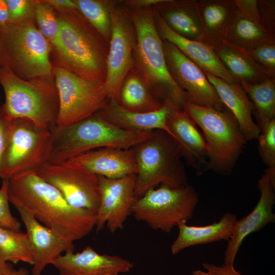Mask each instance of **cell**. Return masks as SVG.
<instances>
[{"instance_id":"6da1fadb","label":"cell","mask_w":275,"mask_h":275,"mask_svg":"<svg viewBox=\"0 0 275 275\" xmlns=\"http://www.w3.org/2000/svg\"><path fill=\"white\" fill-rule=\"evenodd\" d=\"M9 202L31 212L41 224L73 244L90 233L96 214L71 206L59 191L31 171L8 179Z\"/></svg>"},{"instance_id":"7a4b0ae2","label":"cell","mask_w":275,"mask_h":275,"mask_svg":"<svg viewBox=\"0 0 275 275\" xmlns=\"http://www.w3.org/2000/svg\"><path fill=\"white\" fill-rule=\"evenodd\" d=\"M134 26L136 43L134 67L151 91L163 102L182 108L188 101L186 93L175 81L168 69L162 40L150 7L125 10Z\"/></svg>"},{"instance_id":"3957f363","label":"cell","mask_w":275,"mask_h":275,"mask_svg":"<svg viewBox=\"0 0 275 275\" xmlns=\"http://www.w3.org/2000/svg\"><path fill=\"white\" fill-rule=\"evenodd\" d=\"M52 140L48 161L58 163L100 148L129 149L147 138L152 131L127 130L97 113L76 123L50 127Z\"/></svg>"},{"instance_id":"277c9868","label":"cell","mask_w":275,"mask_h":275,"mask_svg":"<svg viewBox=\"0 0 275 275\" xmlns=\"http://www.w3.org/2000/svg\"><path fill=\"white\" fill-rule=\"evenodd\" d=\"M58 19L60 30L56 48L67 69L86 80L105 84L108 42L76 12Z\"/></svg>"},{"instance_id":"5b68a950","label":"cell","mask_w":275,"mask_h":275,"mask_svg":"<svg viewBox=\"0 0 275 275\" xmlns=\"http://www.w3.org/2000/svg\"><path fill=\"white\" fill-rule=\"evenodd\" d=\"M131 148L137 167L135 200L160 184L177 187L188 184L178 144L166 132L153 130Z\"/></svg>"},{"instance_id":"8992f818","label":"cell","mask_w":275,"mask_h":275,"mask_svg":"<svg viewBox=\"0 0 275 275\" xmlns=\"http://www.w3.org/2000/svg\"><path fill=\"white\" fill-rule=\"evenodd\" d=\"M0 86L5 96L1 109L8 119H25L47 128L56 125L59 100L55 84L23 79L1 66Z\"/></svg>"},{"instance_id":"52a82bcc","label":"cell","mask_w":275,"mask_h":275,"mask_svg":"<svg viewBox=\"0 0 275 275\" xmlns=\"http://www.w3.org/2000/svg\"><path fill=\"white\" fill-rule=\"evenodd\" d=\"M182 108L203 132L208 148V169L229 174L246 142L235 118L226 109L217 110L188 101Z\"/></svg>"},{"instance_id":"ba28073f","label":"cell","mask_w":275,"mask_h":275,"mask_svg":"<svg viewBox=\"0 0 275 275\" xmlns=\"http://www.w3.org/2000/svg\"><path fill=\"white\" fill-rule=\"evenodd\" d=\"M49 45L32 22L22 20L0 26V63L20 77L51 74Z\"/></svg>"},{"instance_id":"9c48e42d","label":"cell","mask_w":275,"mask_h":275,"mask_svg":"<svg viewBox=\"0 0 275 275\" xmlns=\"http://www.w3.org/2000/svg\"><path fill=\"white\" fill-rule=\"evenodd\" d=\"M198 202L197 192L188 184L177 187L160 184L134 201L131 214L154 230L169 233L193 217Z\"/></svg>"},{"instance_id":"30bf717a","label":"cell","mask_w":275,"mask_h":275,"mask_svg":"<svg viewBox=\"0 0 275 275\" xmlns=\"http://www.w3.org/2000/svg\"><path fill=\"white\" fill-rule=\"evenodd\" d=\"M51 140L49 128L25 119L9 120L1 178L9 179L24 173L36 172L48 161Z\"/></svg>"},{"instance_id":"8fae6325","label":"cell","mask_w":275,"mask_h":275,"mask_svg":"<svg viewBox=\"0 0 275 275\" xmlns=\"http://www.w3.org/2000/svg\"><path fill=\"white\" fill-rule=\"evenodd\" d=\"M59 100L56 126L65 127L101 111L110 100L105 84L86 80L65 68L54 70Z\"/></svg>"},{"instance_id":"7c38bea8","label":"cell","mask_w":275,"mask_h":275,"mask_svg":"<svg viewBox=\"0 0 275 275\" xmlns=\"http://www.w3.org/2000/svg\"><path fill=\"white\" fill-rule=\"evenodd\" d=\"M36 173L56 188L71 206L96 214L100 202L97 175L69 160L47 162Z\"/></svg>"},{"instance_id":"4fadbf2b","label":"cell","mask_w":275,"mask_h":275,"mask_svg":"<svg viewBox=\"0 0 275 275\" xmlns=\"http://www.w3.org/2000/svg\"><path fill=\"white\" fill-rule=\"evenodd\" d=\"M111 35L106 60L105 85L110 100L118 102L122 84L134 67L136 43L135 29L125 9L109 5Z\"/></svg>"},{"instance_id":"5bb4252c","label":"cell","mask_w":275,"mask_h":275,"mask_svg":"<svg viewBox=\"0 0 275 275\" xmlns=\"http://www.w3.org/2000/svg\"><path fill=\"white\" fill-rule=\"evenodd\" d=\"M162 45L169 72L186 93L188 101L217 110L226 109L204 71L172 43L162 40Z\"/></svg>"},{"instance_id":"9a60e30c","label":"cell","mask_w":275,"mask_h":275,"mask_svg":"<svg viewBox=\"0 0 275 275\" xmlns=\"http://www.w3.org/2000/svg\"><path fill=\"white\" fill-rule=\"evenodd\" d=\"M100 202L96 213V231L105 224L111 233L124 227L131 214V207L135 200L134 188L136 174L112 179L97 175Z\"/></svg>"},{"instance_id":"2e32d148","label":"cell","mask_w":275,"mask_h":275,"mask_svg":"<svg viewBox=\"0 0 275 275\" xmlns=\"http://www.w3.org/2000/svg\"><path fill=\"white\" fill-rule=\"evenodd\" d=\"M259 200L252 211L237 220L224 253V263L233 264L244 239L250 234L262 230L275 222L273 213L275 203V169L267 168L257 184Z\"/></svg>"},{"instance_id":"e0dca14e","label":"cell","mask_w":275,"mask_h":275,"mask_svg":"<svg viewBox=\"0 0 275 275\" xmlns=\"http://www.w3.org/2000/svg\"><path fill=\"white\" fill-rule=\"evenodd\" d=\"M32 251V275H40L49 264H53L63 252H74V244L38 221L27 210L17 207Z\"/></svg>"},{"instance_id":"ac0fdd59","label":"cell","mask_w":275,"mask_h":275,"mask_svg":"<svg viewBox=\"0 0 275 275\" xmlns=\"http://www.w3.org/2000/svg\"><path fill=\"white\" fill-rule=\"evenodd\" d=\"M60 275H119L129 272L133 264L117 255L100 254L90 246L82 251L66 252L53 264Z\"/></svg>"},{"instance_id":"d6986e66","label":"cell","mask_w":275,"mask_h":275,"mask_svg":"<svg viewBox=\"0 0 275 275\" xmlns=\"http://www.w3.org/2000/svg\"><path fill=\"white\" fill-rule=\"evenodd\" d=\"M153 13L156 28L162 40L175 46L203 71L228 82H238L226 69L211 45L179 35L170 28L158 11L153 10Z\"/></svg>"},{"instance_id":"ffe728a7","label":"cell","mask_w":275,"mask_h":275,"mask_svg":"<svg viewBox=\"0 0 275 275\" xmlns=\"http://www.w3.org/2000/svg\"><path fill=\"white\" fill-rule=\"evenodd\" d=\"M167 123L182 157L199 172L208 169V148L205 139L183 109L179 108L172 112Z\"/></svg>"},{"instance_id":"44dd1931","label":"cell","mask_w":275,"mask_h":275,"mask_svg":"<svg viewBox=\"0 0 275 275\" xmlns=\"http://www.w3.org/2000/svg\"><path fill=\"white\" fill-rule=\"evenodd\" d=\"M68 160L96 175L108 178H119L137 173L136 163L131 148H97Z\"/></svg>"},{"instance_id":"7402d4cb","label":"cell","mask_w":275,"mask_h":275,"mask_svg":"<svg viewBox=\"0 0 275 275\" xmlns=\"http://www.w3.org/2000/svg\"><path fill=\"white\" fill-rule=\"evenodd\" d=\"M179 107L166 102L159 109L149 112L128 111L118 102L109 100L106 105L97 114L107 121L121 128L139 131L163 130L172 137L167 121L169 116Z\"/></svg>"},{"instance_id":"603a6c76","label":"cell","mask_w":275,"mask_h":275,"mask_svg":"<svg viewBox=\"0 0 275 275\" xmlns=\"http://www.w3.org/2000/svg\"><path fill=\"white\" fill-rule=\"evenodd\" d=\"M224 105L233 115L246 141L257 139L260 129L252 117L253 105L239 82L230 83L204 71Z\"/></svg>"},{"instance_id":"cb8c5ba5","label":"cell","mask_w":275,"mask_h":275,"mask_svg":"<svg viewBox=\"0 0 275 275\" xmlns=\"http://www.w3.org/2000/svg\"><path fill=\"white\" fill-rule=\"evenodd\" d=\"M237 220L235 214L227 212L218 222L207 226H190L186 222H181L177 225L179 229L177 237L171 247L172 254L176 255L192 246L228 241Z\"/></svg>"},{"instance_id":"d4e9b609","label":"cell","mask_w":275,"mask_h":275,"mask_svg":"<svg viewBox=\"0 0 275 275\" xmlns=\"http://www.w3.org/2000/svg\"><path fill=\"white\" fill-rule=\"evenodd\" d=\"M206 43L213 48L226 69L238 82L253 84L269 77L239 47L224 39L209 40Z\"/></svg>"},{"instance_id":"484cf974","label":"cell","mask_w":275,"mask_h":275,"mask_svg":"<svg viewBox=\"0 0 275 275\" xmlns=\"http://www.w3.org/2000/svg\"><path fill=\"white\" fill-rule=\"evenodd\" d=\"M118 103L128 111L146 113L160 108L166 102L151 91L143 78L133 68L122 84Z\"/></svg>"},{"instance_id":"4316f807","label":"cell","mask_w":275,"mask_h":275,"mask_svg":"<svg viewBox=\"0 0 275 275\" xmlns=\"http://www.w3.org/2000/svg\"><path fill=\"white\" fill-rule=\"evenodd\" d=\"M224 39L243 49L274 43L273 36L258 20L239 11L236 8Z\"/></svg>"},{"instance_id":"83f0119b","label":"cell","mask_w":275,"mask_h":275,"mask_svg":"<svg viewBox=\"0 0 275 275\" xmlns=\"http://www.w3.org/2000/svg\"><path fill=\"white\" fill-rule=\"evenodd\" d=\"M158 11L167 24L188 39L205 42V34L198 11L197 2L174 5Z\"/></svg>"},{"instance_id":"f1b7e54d","label":"cell","mask_w":275,"mask_h":275,"mask_svg":"<svg viewBox=\"0 0 275 275\" xmlns=\"http://www.w3.org/2000/svg\"><path fill=\"white\" fill-rule=\"evenodd\" d=\"M236 8L234 1L197 2L198 11L206 36L204 42L224 38Z\"/></svg>"},{"instance_id":"f546056e","label":"cell","mask_w":275,"mask_h":275,"mask_svg":"<svg viewBox=\"0 0 275 275\" xmlns=\"http://www.w3.org/2000/svg\"><path fill=\"white\" fill-rule=\"evenodd\" d=\"M251 102L260 129L275 119V80L267 78L261 81L250 84L239 82Z\"/></svg>"},{"instance_id":"4dcf8cb0","label":"cell","mask_w":275,"mask_h":275,"mask_svg":"<svg viewBox=\"0 0 275 275\" xmlns=\"http://www.w3.org/2000/svg\"><path fill=\"white\" fill-rule=\"evenodd\" d=\"M0 256L14 264L24 262L33 264L31 244L26 233L0 227Z\"/></svg>"},{"instance_id":"1f68e13d","label":"cell","mask_w":275,"mask_h":275,"mask_svg":"<svg viewBox=\"0 0 275 275\" xmlns=\"http://www.w3.org/2000/svg\"><path fill=\"white\" fill-rule=\"evenodd\" d=\"M84 17L108 43L111 35L109 5L94 0L75 1Z\"/></svg>"},{"instance_id":"d6a6232c","label":"cell","mask_w":275,"mask_h":275,"mask_svg":"<svg viewBox=\"0 0 275 275\" xmlns=\"http://www.w3.org/2000/svg\"><path fill=\"white\" fill-rule=\"evenodd\" d=\"M34 13L39 30L56 48L59 35V22L53 7L45 2L36 3Z\"/></svg>"},{"instance_id":"836d02e7","label":"cell","mask_w":275,"mask_h":275,"mask_svg":"<svg viewBox=\"0 0 275 275\" xmlns=\"http://www.w3.org/2000/svg\"><path fill=\"white\" fill-rule=\"evenodd\" d=\"M240 48L262 69L269 77L274 78L275 73L274 43L263 44L250 49Z\"/></svg>"},{"instance_id":"e575fe53","label":"cell","mask_w":275,"mask_h":275,"mask_svg":"<svg viewBox=\"0 0 275 275\" xmlns=\"http://www.w3.org/2000/svg\"><path fill=\"white\" fill-rule=\"evenodd\" d=\"M259 154L267 168H275V119L267 123L257 138Z\"/></svg>"},{"instance_id":"d590c367","label":"cell","mask_w":275,"mask_h":275,"mask_svg":"<svg viewBox=\"0 0 275 275\" xmlns=\"http://www.w3.org/2000/svg\"><path fill=\"white\" fill-rule=\"evenodd\" d=\"M9 202L8 179H4L0 187V227L20 231L21 223L12 214Z\"/></svg>"},{"instance_id":"8d00e7d4","label":"cell","mask_w":275,"mask_h":275,"mask_svg":"<svg viewBox=\"0 0 275 275\" xmlns=\"http://www.w3.org/2000/svg\"><path fill=\"white\" fill-rule=\"evenodd\" d=\"M10 22L21 20L29 14L31 2L26 0H5Z\"/></svg>"},{"instance_id":"74e56055","label":"cell","mask_w":275,"mask_h":275,"mask_svg":"<svg viewBox=\"0 0 275 275\" xmlns=\"http://www.w3.org/2000/svg\"><path fill=\"white\" fill-rule=\"evenodd\" d=\"M202 265L206 271L195 270L192 272V275H242L234 268L233 264L224 263L218 266L204 263Z\"/></svg>"},{"instance_id":"f35d334b","label":"cell","mask_w":275,"mask_h":275,"mask_svg":"<svg viewBox=\"0 0 275 275\" xmlns=\"http://www.w3.org/2000/svg\"><path fill=\"white\" fill-rule=\"evenodd\" d=\"M9 127V120L5 116L0 107V178L8 142Z\"/></svg>"},{"instance_id":"ab89813d","label":"cell","mask_w":275,"mask_h":275,"mask_svg":"<svg viewBox=\"0 0 275 275\" xmlns=\"http://www.w3.org/2000/svg\"><path fill=\"white\" fill-rule=\"evenodd\" d=\"M234 3L238 10L255 18L260 22L259 3L258 1L254 0H241L235 1Z\"/></svg>"},{"instance_id":"60d3db41","label":"cell","mask_w":275,"mask_h":275,"mask_svg":"<svg viewBox=\"0 0 275 275\" xmlns=\"http://www.w3.org/2000/svg\"><path fill=\"white\" fill-rule=\"evenodd\" d=\"M52 7L65 10L77 9V5L75 1L70 0H49L45 1Z\"/></svg>"},{"instance_id":"b9f144b4","label":"cell","mask_w":275,"mask_h":275,"mask_svg":"<svg viewBox=\"0 0 275 275\" xmlns=\"http://www.w3.org/2000/svg\"><path fill=\"white\" fill-rule=\"evenodd\" d=\"M10 22V17L5 0H0V26Z\"/></svg>"},{"instance_id":"7bdbcfd3","label":"cell","mask_w":275,"mask_h":275,"mask_svg":"<svg viewBox=\"0 0 275 275\" xmlns=\"http://www.w3.org/2000/svg\"><path fill=\"white\" fill-rule=\"evenodd\" d=\"M13 268L12 265L5 262L0 256V275H7Z\"/></svg>"},{"instance_id":"ee69618b","label":"cell","mask_w":275,"mask_h":275,"mask_svg":"<svg viewBox=\"0 0 275 275\" xmlns=\"http://www.w3.org/2000/svg\"><path fill=\"white\" fill-rule=\"evenodd\" d=\"M28 273L27 269L21 267L17 270L13 268L7 275H28Z\"/></svg>"},{"instance_id":"f6af8a7d","label":"cell","mask_w":275,"mask_h":275,"mask_svg":"<svg viewBox=\"0 0 275 275\" xmlns=\"http://www.w3.org/2000/svg\"><path fill=\"white\" fill-rule=\"evenodd\" d=\"M0 97H1V95H0ZM0 107H1V105H0Z\"/></svg>"},{"instance_id":"bcb514c9","label":"cell","mask_w":275,"mask_h":275,"mask_svg":"<svg viewBox=\"0 0 275 275\" xmlns=\"http://www.w3.org/2000/svg\"><path fill=\"white\" fill-rule=\"evenodd\" d=\"M0 66H1V63H0Z\"/></svg>"}]
</instances>
